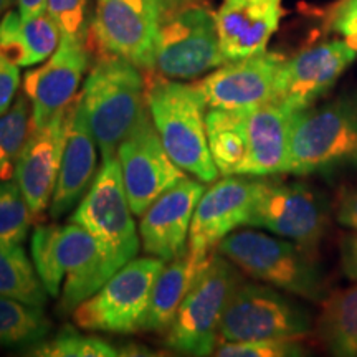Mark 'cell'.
<instances>
[{"label": "cell", "instance_id": "obj_21", "mask_svg": "<svg viewBox=\"0 0 357 357\" xmlns=\"http://www.w3.org/2000/svg\"><path fill=\"white\" fill-rule=\"evenodd\" d=\"M96 141L84 119L79 98H75L66 129L63 155L48 213L60 218L79 202L96 176Z\"/></svg>", "mask_w": 357, "mask_h": 357}, {"label": "cell", "instance_id": "obj_29", "mask_svg": "<svg viewBox=\"0 0 357 357\" xmlns=\"http://www.w3.org/2000/svg\"><path fill=\"white\" fill-rule=\"evenodd\" d=\"M22 356L35 357H116L119 349L98 336L82 334L73 326H65L53 337L20 351Z\"/></svg>", "mask_w": 357, "mask_h": 357}, {"label": "cell", "instance_id": "obj_28", "mask_svg": "<svg viewBox=\"0 0 357 357\" xmlns=\"http://www.w3.org/2000/svg\"><path fill=\"white\" fill-rule=\"evenodd\" d=\"M0 294L43 307L48 293L20 245L0 243Z\"/></svg>", "mask_w": 357, "mask_h": 357}, {"label": "cell", "instance_id": "obj_38", "mask_svg": "<svg viewBox=\"0 0 357 357\" xmlns=\"http://www.w3.org/2000/svg\"><path fill=\"white\" fill-rule=\"evenodd\" d=\"M341 266L347 278L357 281V231L349 234L341 242Z\"/></svg>", "mask_w": 357, "mask_h": 357}, {"label": "cell", "instance_id": "obj_5", "mask_svg": "<svg viewBox=\"0 0 357 357\" xmlns=\"http://www.w3.org/2000/svg\"><path fill=\"white\" fill-rule=\"evenodd\" d=\"M242 281L234 263L213 252L178 306L164 346L178 356H212L220 337L223 311Z\"/></svg>", "mask_w": 357, "mask_h": 357}, {"label": "cell", "instance_id": "obj_6", "mask_svg": "<svg viewBox=\"0 0 357 357\" xmlns=\"http://www.w3.org/2000/svg\"><path fill=\"white\" fill-rule=\"evenodd\" d=\"M225 63L215 13L195 0L164 12L155 45L154 70L169 79H194Z\"/></svg>", "mask_w": 357, "mask_h": 357}, {"label": "cell", "instance_id": "obj_3", "mask_svg": "<svg viewBox=\"0 0 357 357\" xmlns=\"http://www.w3.org/2000/svg\"><path fill=\"white\" fill-rule=\"evenodd\" d=\"M78 98L102 158H111L146 108V79L139 66L102 53Z\"/></svg>", "mask_w": 357, "mask_h": 357}, {"label": "cell", "instance_id": "obj_14", "mask_svg": "<svg viewBox=\"0 0 357 357\" xmlns=\"http://www.w3.org/2000/svg\"><path fill=\"white\" fill-rule=\"evenodd\" d=\"M55 255L65 275L58 306L63 314L73 312L123 268L108 255L95 236L75 222L58 225Z\"/></svg>", "mask_w": 357, "mask_h": 357}, {"label": "cell", "instance_id": "obj_31", "mask_svg": "<svg viewBox=\"0 0 357 357\" xmlns=\"http://www.w3.org/2000/svg\"><path fill=\"white\" fill-rule=\"evenodd\" d=\"M33 218L15 178L0 181V243H24Z\"/></svg>", "mask_w": 357, "mask_h": 357}, {"label": "cell", "instance_id": "obj_10", "mask_svg": "<svg viewBox=\"0 0 357 357\" xmlns=\"http://www.w3.org/2000/svg\"><path fill=\"white\" fill-rule=\"evenodd\" d=\"M278 288L242 281L223 311L222 341L301 339L310 334L312 329L311 314L305 306Z\"/></svg>", "mask_w": 357, "mask_h": 357}, {"label": "cell", "instance_id": "obj_12", "mask_svg": "<svg viewBox=\"0 0 357 357\" xmlns=\"http://www.w3.org/2000/svg\"><path fill=\"white\" fill-rule=\"evenodd\" d=\"M129 205L141 217L155 199L187 177L167 154L147 106L116 151Z\"/></svg>", "mask_w": 357, "mask_h": 357}, {"label": "cell", "instance_id": "obj_42", "mask_svg": "<svg viewBox=\"0 0 357 357\" xmlns=\"http://www.w3.org/2000/svg\"><path fill=\"white\" fill-rule=\"evenodd\" d=\"M169 2V8L171 7H174V6H178V3H182V2H187V0H167ZM167 8V10H169Z\"/></svg>", "mask_w": 357, "mask_h": 357}, {"label": "cell", "instance_id": "obj_25", "mask_svg": "<svg viewBox=\"0 0 357 357\" xmlns=\"http://www.w3.org/2000/svg\"><path fill=\"white\" fill-rule=\"evenodd\" d=\"M250 109L208 108L205 128L212 159L220 176H240L248 154Z\"/></svg>", "mask_w": 357, "mask_h": 357}, {"label": "cell", "instance_id": "obj_17", "mask_svg": "<svg viewBox=\"0 0 357 357\" xmlns=\"http://www.w3.org/2000/svg\"><path fill=\"white\" fill-rule=\"evenodd\" d=\"M255 185L257 177L227 176L204 190L190 223V252L211 255L227 235L247 225Z\"/></svg>", "mask_w": 357, "mask_h": 357}, {"label": "cell", "instance_id": "obj_22", "mask_svg": "<svg viewBox=\"0 0 357 357\" xmlns=\"http://www.w3.org/2000/svg\"><path fill=\"white\" fill-rule=\"evenodd\" d=\"M291 111L276 101L248 113V154L240 176L275 177L287 174Z\"/></svg>", "mask_w": 357, "mask_h": 357}, {"label": "cell", "instance_id": "obj_34", "mask_svg": "<svg viewBox=\"0 0 357 357\" xmlns=\"http://www.w3.org/2000/svg\"><path fill=\"white\" fill-rule=\"evenodd\" d=\"M47 12L55 20L61 38L89 42L93 24L89 0H47Z\"/></svg>", "mask_w": 357, "mask_h": 357}, {"label": "cell", "instance_id": "obj_37", "mask_svg": "<svg viewBox=\"0 0 357 357\" xmlns=\"http://www.w3.org/2000/svg\"><path fill=\"white\" fill-rule=\"evenodd\" d=\"M336 220L346 229L357 231V187L347 189L336 202Z\"/></svg>", "mask_w": 357, "mask_h": 357}, {"label": "cell", "instance_id": "obj_32", "mask_svg": "<svg viewBox=\"0 0 357 357\" xmlns=\"http://www.w3.org/2000/svg\"><path fill=\"white\" fill-rule=\"evenodd\" d=\"M58 225H38L32 235V260L35 270L42 280L45 289L50 298H60L61 281L65 280L63 271L56 261L55 236Z\"/></svg>", "mask_w": 357, "mask_h": 357}, {"label": "cell", "instance_id": "obj_11", "mask_svg": "<svg viewBox=\"0 0 357 357\" xmlns=\"http://www.w3.org/2000/svg\"><path fill=\"white\" fill-rule=\"evenodd\" d=\"M167 0H96L89 37L105 55L154 70L155 45Z\"/></svg>", "mask_w": 357, "mask_h": 357}, {"label": "cell", "instance_id": "obj_16", "mask_svg": "<svg viewBox=\"0 0 357 357\" xmlns=\"http://www.w3.org/2000/svg\"><path fill=\"white\" fill-rule=\"evenodd\" d=\"M88 43L61 38L56 52L38 68L26 71L24 93L32 105V128L68 108L89 66Z\"/></svg>", "mask_w": 357, "mask_h": 357}, {"label": "cell", "instance_id": "obj_23", "mask_svg": "<svg viewBox=\"0 0 357 357\" xmlns=\"http://www.w3.org/2000/svg\"><path fill=\"white\" fill-rule=\"evenodd\" d=\"M60 42V30L47 10L30 20H22L19 10H8L0 20V53L17 66L47 61Z\"/></svg>", "mask_w": 357, "mask_h": 357}, {"label": "cell", "instance_id": "obj_8", "mask_svg": "<svg viewBox=\"0 0 357 357\" xmlns=\"http://www.w3.org/2000/svg\"><path fill=\"white\" fill-rule=\"evenodd\" d=\"M247 225L291 240L312 253L328 227V208L316 190L305 182L257 177Z\"/></svg>", "mask_w": 357, "mask_h": 357}, {"label": "cell", "instance_id": "obj_19", "mask_svg": "<svg viewBox=\"0 0 357 357\" xmlns=\"http://www.w3.org/2000/svg\"><path fill=\"white\" fill-rule=\"evenodd\" d=\"M205 187L184 177L164 192L141 215V245L147 255L172 261L189 248V231L194 211Z\"/></svg>", "mask_w": 357, "mask_h": 357}, {"label": "cell", "instance_id": "obj_40", "mask_svg": "<svg viewBox=\"0 0 357 357\" xmlns=\"http://www.w3.org/2000/svg\"><path fill=\"white\" fill-rule=\"evenodd\" d=\"M119 356H158V354L151 349H147V347L129 344V346H124L119 349Z\"/></svg>", "mask_w": 357, "mask_h": 357}, {"label": "cell", "instance_id": "obj_7", "mask_svg": "<svg viewBox=\"0 0 357 357\" xmlns=\"http://www.w3.org/2000/svg\"><path fill=\"white\" fill-rule=\"evenodd\" d=\"M164 265L155 257L126 263L73 311L75 324L84 331L121 336L144 331L151 293Z\"/></svg>", "mask_w": 357, "mask_h": 357}, {"label": "cell", "instance_id": "obj_15", "mask_svg": "<svg viewBox=\"0 0 357 357\" xmlns=\"http://www.w3.org/2000/svg\"><path fill=\"white\" fill-rule=\"evenodd\" d=\"M284 56L276 52L227 61L200 79L197 88L208 108L252 109L275 100L276 77Z\"/></svg>", "mask_w": 357, "mask_h": 357}, {"label": "cell", "instance_id": "obj_18", "mask_svg": "<svg viewBox=\"0 0 357 357\" xmlns=\"http://www.w3.org/2000/svg\"><path fill=\"white\" fill-rule=\"evenodd\" d=\"M71 109L73 102L53 116L43 126L32 128L17 160L13 178L19 184L22 194L25 195L33 217L40 218L50 207L61 155H63Z\"/></svg>", "mask_w": 357, "mask_h": 357}, {"label": "cell", "instance_id": "obj_30", "mask_svg": "<svg viewBox=\"0 0 357 357\" xmlns=\"http://www.w3.org/2000/svg\"><path fill=\"white\" fill-rule=\"evenodd\" d=\"M32 131L29 98L17 96L6 114L0 116V181L13 178L17 160Z\"/></svg>", "mask_w": 357, "mask_h": 357}, {"label": "cell", "instance_id": "obj_26", "mask_svg": "<svg viewBox=\"0 0 357 357\" xmlns=\"http://www.w3.org/2000/svg\"><path fill=\"white\" fill-rule=\"evenodd\" d=\"M316 321V336L329 354L357 357V284L329 293Z\"/></svg>", "mask_w": 357, "mask_h": 357}, {"label": "cell", "instance_id": "obj_36", "mask_svg": "<svg viewBox=\"0 0 357 357\" xmlns=\"http://www.w3.org/2000/svg\"><path fill=\"white\" fill-rule=\"evenodd\" d=\"M20 86L19 66L0 53V116L12 108Z\"/></svg>", "mask_w": 357, "mask_h": 357}, {"label": "cell", "instance_id": "obj_27", "mask_svg": "<svg viewBox=\"0 0 357 357\" xmlns=\"http://www.w3.org/2000/svg\"><path fill=\"white\" fill-rule=\"evenodd\" d=\"M52 328L43 307L0 294V346L24 351L47 339Z\"/></svg>", "mask_w": 357, "mask_h": 357}, {"label": "cell", "instance_id": "obj_2", "mask_svg": "<svg viewBox=\"0 0 357 357\" xmlns=\"http://www.w3.org/2000/svg\"><path fill=\"white\" fill-rule=\"evenodd\" d=\"M357 171V89L291 113L287 174Z\"/></svg>", "mask_w": 357, "mask_h": 357}, {"label": "cell", "instance_id": "obj_41", "mask_svg": "<svg viewBox=\"0 0 357 357\" xmlns=\"http://www.w3.org/2000/svg\"><path fill=\"white\" fill-rule=\"evenodd\" d=\"M10 3H12V0H0V15H2V13L6 12L8 7H10Z\"/></svg>", "mask_w": 357, "mask_h": 357}, {"label": "cell", "instance_id": "obj_20", "mask_svg": "<svg viewBox=\"0 0 357 357\" xmlns=\"http://www.w3.org/2000/svg\"><path fill=\"white\" fill-rule=\"evenodd\" d=\"M283 15V0H222L215 22L225 63L266 52Z\"/></svg>", "mask_w": 357, "mask_h": 357}, {"label": "cell", "instance_id": "obj_24", "mask_svg": "<svg viewBox=\"0 0 357 357\" xmlns=\"http://www.w3.org/2000/svg\"><path fill=\"white\" fill-rule=\"evenodd\" d=\"M212 255H200L187 248L184 255L164 265L151 293L144 331L167 333L182 300Z\"/></svg>", "mask_w": 357, "mask_h": 357}, {"label": "cell", "instance_id": "obj_39", "mask_svg": "<svg viewBox=\"0 0 357 357\" xmlns=\"http://www.w3.org/2000/svg\"><path fill=\"white\" fill-rule=\"evenodd\" d=\"M22 20H30L47 10V0H17Z\"/></svg>", "mask_w": 357, "mask_h": 357}, {"label": "cell", "instance_id": "obj_4", "mask_svg": "<svg viewBox=\"0 0 357 357\" xmlns=\"http://www.w3.org/2000/svg\"><path fill=\"white\" fill-rule=\"evenodd\" d=\"M218 253L252 278L293 296L323 303L329 294L311 253L291 240L252 229L235 230L218 243Z\"/></svg>", "mask_w": 357, "mask_h": 357}, {"label": "cell", "instance_id": "obj_9", "mask_svg": "<svg viewBox=\"0 0 357 357\" xmlns=\"http://www.w3.org/2000/svg\"><path fill=\"white\" fill-rule=\"evenodd\" d=\"M70 222L78 223L95 236L119 266L137 257L141 238L124 189L118 155L102 158L101 167Z\"/></svg>", "mask_w": 357, "mask_h": 357}, {"label": "cell", "instance_id": "obj_35", "mask_svg": "<svg viewBox=\"0 0 357 357\" xmlns=\"http://www.w3.org/2000/svg\"><path fill=\"white\" fill-rule=\"evenodd\" d=\"M329 30L357 50V0H341L328 17Z\"/></svg>", "mask_w": 357, "mask_h": 357}, {"label": "cell", "instance_id": "obj_33", "mask_svg": "<svg viewBox=\"0 0 357 357\" xmlns=\"http://www.w3.org/2000/svg\"><path fill=\"white\" fill-rule=\"evenodd\" d=\"M220 357H301L307 347L300 337H270L255 341H223L213 352Z\"/></svg>", "mask_w": 357, "mask_h": 357}, {"label": "cell", "instance_id": "obj_13", "mask_svg": "<svg viewBox=\"0 0 357 357\" xmlns=\"http://www.w3.org/2000/svg\"><path fill=\"white\" fill-rule=\"evenodd\" d=\"M357 50L344 40L312 45L284 58L276 77L275 100L291 113L306 109L331 89L354 63Z\"/></svg>", "mask_w": 357, "mask_h": 357}, {"label": "cell", "instance_id": "obj_1", "mask_svg": "<svg viewBox=\"0 0 357 357\" xmlns=\"http://www.w3.org/2000/svg\"><path fill=\"white\" fill-rule=\"evenodd\" d=\"M146 106L174 164L200 182H215L220 172L208 149V106L197 84L151 75L146 79Z\"/></svg>", "mask_w": 357, "mask_h": 357}]
</instances>
